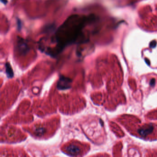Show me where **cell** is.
<instances>
[{"label":"cell","instance_id":"6da1fadb","mask_svg":"<svg viewBox=\"0 0 157 157\" xmlns=\"http://www.w3.org/2000/svg\"><path fill=\"white\" fill-rule=\"evenodd\" d=\"M90 18L84 15H73L57 29L55 40L58 51L66 46L85 40L84 29Z\"/></svg>","mask_w":157,"mask_h":157},{"label":"cell","instance_id":"7a4b0ae2","mask_svg":"<svg viewBox=\"0 0 157 157\" xmlns=\"http://www.w3.org/2000/svg\"><path fill=\"white\" fill-rule=\"evenodd\" d=\"M137 134L140 137L145 139H150L157 131V125L146 124L141 125L138 129Z\"/></svg>","mask_w":157,"mask_h":157},{"label":"cell","instance_id":"3957f363","mask_svg":"<svg viewBox=\"0 0 157 157\" xmlns=\"http://www.w3.org/2000/svg\"><path fill=\"white\" fill-rule=\"evenodd\" d=\"M71 84L72 80L71 79L64 76H61L57 82V87L59 90H66L71 88Z\"/></svg>","mask_w":157,"mask_h":157},{"label":"cell","instance_id":"277c9868","mask_svg":"<svg viewBox=\"0 0 157 157\" xmlns=\"http://www.w3.org/2000/svg\"><path fill=\"white\" fill-rule=\"evenodd\" d=\"M67 151L69 155L72 156H76L79 155L81 152V146L76 144H72L67 146Z\"/></svg>","mask_w":157,"mask_h":157},{"label":"cell","instance_id":"5b68a950","mask_svg":"<svg viewBox=\"0 0 157 157\" xmlns=\"http://www.w3.org/2000/svg\"><path fill=\"white\" fill-rule=\"evenodd\" d=\"M18 49L20 50V52L24 54L26 53L29 50L27 45L22 39H21L18 41Z\"/></svg>","mask_w":157,"mask_h":157},{"label":"cell","instance_id":"8992f818","mask_svg":"<svg viewBox=\"0 0 157 157\" xmlns=\"http://www.w3.org/2000/svg\"><path fill=\"white\" fill-rule=\"evenodd\" d=\"M6 75L8 78H13L14 75V73H13L12 66L9 63L7 62L6 64Z\"/></svg>","mask_w":157,"mask_h":157},{"label":"cell","instance_id":"52a82bcc","mask_svg":"<svg viewBox=\"0 0 157 157\" xmlns=\"http://www.w3.org/2000/svg\"><path fill=\"white\" fill-rule=\"evenodd\" d=\"M157 43L155 40L152 41L150 44V47L151 48H154L156 46Z\"/></svg>","mask_w":157,"mask_h":157},{"label":"cell","instance_id":"ba28073f","mask_svg":"<svg viewBox=\"0 0 157 157\" xmlns=\"http://www.w3.org/2000/svg\"><path fill=\"white\" fill-rule=\"evenodd\" d=\"M155 80L154 79H152L151 80V81H150V84L151 85V86H154V84H155Z\"/></svg>","mask_w":157,"mask_h":157},{"label":"cell","instance_id":"9c48e42d","mask_svg":"<svg viewBox=\"0 0 157 157\" xmlns=\"http://www.w3.org/2000/svg\"><path fill=\"white\" fill-rule=\"evenodd\" d=\"M145 61L146 62V64H148V65H150V61H149L148 60V59H146Z\"/></svg>","mask_w":157,"mask_h":157}]
</instances>
